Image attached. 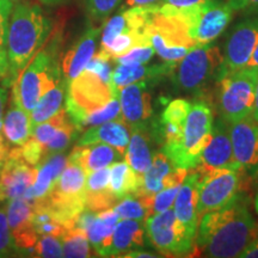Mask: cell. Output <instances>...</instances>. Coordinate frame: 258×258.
Returning a JSON list of instances; mask_svg holds the SVG:
<instances>
[{"mask_svg": "<svg viewBox=\"0 0 258 258\" xmlns=\"http://www.w3.org/2000/svg\"><path fill=\"white\" fill-rule=\"evenodd\" d=\"M180 185L182 184L166 186V188L160 190L156 195L150 196V198H141V196H139V198L143 200L145 205H146L148 217L158 214V213L165 212L172 207L173 203H175L177 194L179 191Z\"/></svg>", "mask_w": 258, "mask_h": 258, "instance_id": "obj_36", "label": "cell"}, {"mask_svg": "<svg viewBox=\"0 0 258 258\" xmlns=\"http://www.w3.org/2000/svg\"><path fill=\"white\" fill-rule=\"evenodd\" d=\"M254 209H256V212H257V214H258V191H257L256 199H254Z\"/></svg>", "mask_w": 258, "mask_h": 258, "instance_id": "obj_55", "label": "cell"}, {"mask_svg": "<svg viewBox=\"0 0 258 258\" xmlns=\"http://www.w3.org/2000/svg\"><path fill=\"white\" fill-rule=\"evenodd\" d=\"M51 24L40 6L29 2L14 5L8 29V85L15 83L32 57L46 44Z\"/></svg>", "mask_w": 258, "mask_h": 258, "instance_id": "obj_2", "label": "cell"}, {"mask_svg": "<svg viewBox=\"0 0 258 258\" xmlns=\"http://www.w3.org/2000/svg\"><path fill=\"white\" fill-rule=\"evenodd\" d=\"M110 167L92 171L88 175L85 186L86 209L101 212L112 208L118 200L110 189Z\"/></svg>", "mask_w": 258, "mask_h": 258, "instance_id": "obj_24", "label": "cell"}, {"mask_svg": "<svg viewBox=\"0 0 258 258\" xmlns=\"http://www.w3.org/2000/svg\"><path fill=\"white\" fill-rule=\"evenodd\" d=\"M258 227L247 207V198L238 195L224 208L200 219L195 251L212 258L239 257L256 235Z\"/></svg>", "mask_w": 258, "mask_h": 258, "instance_id": "obj_1", "label": "cell"}, {"mask_svg": "<svg viewBox=\"0 0 258 258\" xmlns=\"http://www.w3.org/2000/svg\"><path fill=\"white\" fill-rule=\"evenodd\" d=\"M227 4L233 11L249 12V14L258 12V0H227Z\"/></svg>", "mask_w": 258, "mask_h": 258, "instance_id": "obj_46", "label": "cell"}, {"mask_svg": "<svg viewBox=\"0 0 258 258\" xmlns=\"http://www.w3.org/2000/svg\"><path fill=\"white\" fill-rule=\"evenodd\" d=\"M258 69L245 67L219 79L218 105L222 120L232 123L252 115Z\"/></svg>", "mask_w": 258, "mask_h": 258, "instance_id": "obj_7", "label": "cell"}, {"mask_svg": "<svg viewBox=\"0 0 258 258\" xmlns=\"http://www.w3.org/2000/svg\"><path fill=\"white\" fill-rule=\"evenodd\" d=\"M148 239L160 253L167 256H190L195 252V240L177 220L172 208L151 215L145 222Z\"/></svg>", "mask_w": 258, "mask_h": 258, "instance_id": "obj_10", "label": "cell"}, {"mask_svg": "<svg viewBox=\"0 0 258 258\" xmlns=\"http://www.w3.org/2000/svg\"><path fill=\"white\" fill-rule=\"evenodd\" d=\"M112 209L117 213L120 219H134V220L146 221L148 218L146 205L135 194L124 196L116 203Z\"/></svg>", "mask_w": 258, "mask_h": 258, "instance_id": "obj_35", "label": "cell"}, {"mask_svg": "<svg viewBox=\"0 0 258 258\" xmlns=\"http://www.w3.org/2000/svg\"><path fill=\"white\" fill-rule=\"evenodd\" d=\"M123 257H134V258H145V257H150V258H156V257H159L158 254H154V253H151V252H146V251H137V250H132L129 251V252L124 253Z\"/></svg>", "mask_w": 258, "mask_h": 258, "instance_id": "obj_51", "label": "cell"}, {"mask_svg": "<svg viewBox=\"0 0 258 258\" xmlns=\"http://www.w3.org/2000/svg\"><path fill=\"white\" fill-rule=\"evenodd\" d=\"M247 67H252V69H258V42H257L256 48H254V50H253V53H252V56H251L249 63H247Z\"/></svg>", "mask_w": 258, "mask_h": 258, "instance_id": "obj_52", "label": "cell"}, {"mask_svg": "<svg viewBox=\"0 0 258 258\" xmlns=\"http://www.w3.org/2000/svg\"><path fill=\"white\" fill-rule=\"evenodd\" d=\"M132 135L125 151L124 159L139 176L143 177L152 164L150 129H131Z\"/></svg>", "mask_w": 258, "mask_h": 258, "instance_id": "obj_28", "label": "cell"}, {"mask_svg": "<svg viewBox=\"0 0 258 258\" xmlns=\"http://www.w3.org/2000/svg\"><path fill=\"white\" fill-rule=\"evenodd\" d=\"M99 31L101 30L98 28L89 27L78 41L66 51L62 60V76L69 84L85 70L86 64L92 59Z\"/></svg>", "mask_w": 258, "mask_h": 258, "instance_id": "obj_20", "label": "cell"}, {"mask_svg": "<svg viewBox=\"0 0 258 258\" xmlns=\"http://www.w3.org/2000/svg\"><path fill=\"white\" fill-rule=\"evenodd\" d=\"M254 121L258 122V79H257V84H256V93H254V105H253V110H252V115Z\"/></svg>", "mask_w": 258, "mask_h": 258, "instance_id": "obj_53", "label": "cell"}, {"mask_svg": "<svg viewBox=\"0 0 258 258\" xmlns=\"http://www.w3.org/2000/svg\"><path fill=\"white\" fill-rule=\"evenodd\" d=\"M156 51L152 46H137L114 60L117 63H147Z\"/></svg>", "mask_w": 258, "mask_h": 258, "instance_id": "obj_42", "label": "cell"}, {"mask_svg": "<svg viewBox=\"0 0 258 258\" xmlns=\"http://www.w3.org/2000/svg\"><path fill=\"white\" fill-rule=\"evenodd\" d=\"M129 139H131V133H129L127 123L122 120H112L88 128V131L79 139L78 145L84 146V145L98 143L108 144L120 151L124 156L129 144Z\"/></svg>", "mask_w": 258, "mask_h": 258, "instance_id": "obj_25", "label": "cell"}, {"mask_svg": "<svg viewBox=\"0 0 258 258\" xmlns=\"http://www.w3.org/2000/svg\"><path fill=\"white\" fill-rule=\"evenodd\" d=\"M243 171L241 166L224 167L201 177L198 202L199 221L207 213L224 208L237 199L240 191Z\"/></svg>", "mask_w": 258, "mask_h": 258, "instance_id": "obj_9", "label": "cell"}, {"mask_svg": "<svg viewBox=\"0 0 258 258\" xmlns=\"http://www.w3.org/2000/svg\"><path fill=\"white\" fill-rule=\"evenodd\" d=\"M201 177V173L196 170H189L173 203V211H175L177 220L194 240H195L199 226L198 202Z\"/></svg>", "mask_w": 258, "mask_h": 258, "instance_id": "obj_19", "label": "cell"}, {"mask_svg": "<svg viewBox=\"0 0 258 258\" xmlns=\"http://www.w3.org/2000/svg\"><path fill=\"white\" fill-rule=\"evenodd\" d=\"M176 64L165 62L164 64L147 67L145 63H117L111 73V85L116 91L120 92L121 89L129 84L150 80L167 72H172Z\"/></svg>", "mask_w": 258, "mask_h": 258, "instance_id": "obj_27", "label": "cell"}, {"mask_svg": "<svg viewBox=\"0 0 258 258\" xmlns=\"http://www.w3.org/2000/svg\"><path fill=\"white\" fill-rule=\"evenodd\" d=\"M14 0H0V46L5 47L8 38L9 19L14 10Z\"/></svg>", "mask_w": 258, "mask_h": 258, "instance_id": "obj_45", "label": "cell"}, {"mask_svg": "<svg viewBox=\"0 0 258 258\" xmlns=\"http://www.w3.org/2000/svg\"><path fill=\"white\" fill-rule=\"evenodd\" d=\"M3 166H4V165H2V164H0V171H2V169H3Z\"/></svg>", "mask_w": 258, "mask_h": 258, "instance_id": "obj_56", "label": "cell"}, {"mask_svg": "<svg viewBox=\"0 0 258 258\" xmlns=\"http://www.w3.org/2000/svg\"><path fill=\"white\" fill-rule=\"evenodd\" d=\"M207 0H161L160 4L156 6L163 14H177L205 4Z\"/></svg>", "mask_w": 258, "mask_h": 258, "instance_id": "obj_44", "label": "cell"}, {"mask_svg": "<svg viewBox=\"0 0 258 258\" xmlns=\"http://www.w3.org/2000/svg\"><path fill=\"white\" fill-rule=\"evenodd\" d=\"M122 121L129 129H147L153 115L152 97L147 90V82L129 84L118 92Z\"/></svg>", "mask_w": 258, "mask_h": 258, "instance_id": "obj_15", "label": "cell"}, {"mask_svg": "<svg viewBox=\"0 0 258 258\" xmlns=\"http://www.w3.org/2000/svg\"><path fill=\"white\" fill-rule=\"evenodd\" d=\"M147 8L144 31L156 54L165 62L177 63L198 46L189 31L185 17L179 14H163L154 6Z\"/></svg>", "mask_w": 258, "mask_h": 258, "instance_id": "obj_4", "label": "cell"}, {"mask_svg": "<svg viewBox=\"0 0 258 258\" xmlns=\"http://www.w3.org/2000/svg\"><path fill=\"white\" fill-rule=\"evenodd\" d=\"M222 59L219 48L211 43L198 44L173 67V83L180 91L200 96L213 78L217 79Z\"/></svg>", "mask_w": 258, "mask_h": 258, "instance_id": "obj_6", "label": "cell"}, {"mask_svg": "<svg viewBox=\"0 0 258 258\" xmlns=\"http://www.w3.org/2000/svg\"><path fill=\"white\" fill-rule=\"evenodd\" d=\"M176 166L170 158L161 151L153 156L150 169L141 177L140 188L135 195L141 198H150L165 188V179L173 172Z\"/></svg>", "mask_w": 258, "mask_h": 258, "instance_id": "obj_29", "label": "cell"}, {"mask_svg": "<svg viewBox=\"0 0 258 258\" xmlns=\"http://www.w3.org/2000/svg\"><path fill=\"white\" fill-rule=\"evenodd\" d=\"M118 220L120 217L112 208L101 212L85 209L79 215L76 226L84 230L98 256L110 257L112 234Z\"/></svg>", "mask_w": 258, "mask_h": 258, "instance_id": "obj_16", "label": "cell"}, {"mask_svg": "<svg viewBox=\"0 0 258 258\" xmlns=\"http://www.w3.org/2000/svg\"><path fill=\"white\" fill-rule=\"evenodd\" d=\"M234 166L240 165L234 159L228 123L219 117L214 121L211 140L203 148L198 166L194 170L203 176L211 171Z\"/></svg>", "mask_w": 258, "mask_h": 258, "instance_id": "obj_13", "label": "cell"}, {"mask_svg": "<svg viewBox=\"0 0 258 258\" xmlns=\"http://www.w3.org/2000/svg\"><path fill=\"white\" fill-rule=\"evenodd\" d=\"M146 227L144 221L134 219H120L112 234L110 257L123 256L129 251L143 247L145 245Z\"/></svg>", "mask_w": 258, "mask_h": 258, "instance_id": "obj_26", "label": "cell"}, {"mask_svg": "<svg viewBox=\"0 0 258 258\" xmlns=\"http://www.w3.org/2000/svg\"><path fill=\"white\" fill-rule=\"evenodd\" d=\"M118 92L96 73L84 70L69 85L66 110L70 118L80 131V123L86 115L104 106Z\"/></svg>", "mask_w": 258, "mask_h": 258, "instance_id": "obj_8", "label": "cell"}, {"mask_svg": "<svg viewBox=\"0 0 258 258\" xmlns=\"http://www.w3.org/2000/svg\"><path fill=\"white\" fill-rule=\"evenodd\" d=\"M36 177L37 167L29 165L18 147L11 148L0 171V202L23 196L28 188L34 185Z\"/></svg>", "mask_w": 258, "mask_h": 258, "instance_id": "obj_14", "label": "cell"}, {"mask_svg": "<svg viewBox=\"0 0 258 258\" xmlns=\"http://www.w3.org/2000/svg\"><path fill=\"white\" fill-rule=\"evenodd\" d=\"M234 159L244 170H258V122L252 116L228 123Z\"/></svg>", "mask_w": 258, "mask_h": 258, "instance_id": "obj_18", "label": "cell"}, {"mask_svg": "<svg viewBox=\"0 0 258 258\" xmlns=\"http://www.w3.org/2000/svg\"><path fill=\"white\" fill-rule=\"evenodd\" d=\"M141 177L129 166L127 161H117L110 165V189L120 201L124 196L135 194L140 188Z\"/></svg>", "mask_w": 258, "mask_h": 258, "instance_id": "obj_32", "label": "cell"}, {"mask_svg": "<svg viewBox=\"0 0 258 258\" xmlns=\"http://www.w3.org/2000/svg\"><path fill=\"white\" fill-rule=\"evenodd\" d=\"M61 46V31H55L47 46L32 57L28 67L18 76L14 86V103L31 112L41 97L62 78L57 56Z\"/></svg>", "mask_w": 258, "mask_h": 258, "instance_id": "obj_3", "label": "cell"}, {"mask_svg": "<svg viewBox=\"0 0 258 258\" xmlns=\"http://www.w3.org/2000/svg\"><path fill=\"white\" fill-rule=\"evenodd\" d=\"M124 158L120 151L108 144H91L84 146H76L71 152L69 161L79 164L86 175L92 171L110 166L115 161Z\"/></svg>", "mask_w": 258, "mask_h": 258, "instance_id": "obj_22", "label": "cell"}, {"mask_svg": "<svg viewBox=\"0 0 258 258\" xmlns=\"http://www.w3.org/2000/svg\"><path fill=\"white\" fill-rule=\"evenodd\" d=\"M77 132H79L78 128L76 127V124L73 123L69 116V117L66 118V121L60 125L59 129H57L54 138L51 139L49 143L46 145V147H44V159L54 153L63 152V151L70 146L71 141L73 140L74 137H76Z\"/></svg>", "mask_w": 258, "mask_h": 258, "instance_id": "obj_37", "label": "cell"}, {"mask_svg": "<svg viewBox=\"0 0 258 258\" xmlns=\"http://www.w3.org/2000/svg\"><path fill=\"white\" fill-rule=\"evenodd\" d=\"M2 132L8 143L17 145V146L23 145L34 133L30 112L25 111L21 106L15 104V106H12L6 112L3 120Z\"/></svg>", "mask_w": 258, "mask_h": 258, "instance_id": "obj_31", "label": "cell"}, {"mask_svg": "<svg viewBox=\"0 0 258 258\" xmlns=\"http://www.w3.org/2000/svg\"><path fill=\"white\" fill-rule=\"evenodd\" d=\"M110 59L105 57L102 54L97 53L95 56H92V59L89 61V63L86 64L85 70L90 71V72L96 73L99 78H102L106 83H111V64Z\"/></svg>", "mask_w": 258, "mask_h": 258, "instance_id": "obj_43", "label": "cell"}, {"mask_svg": "<svg viewBox=\"0 0 258 258\" xmlns=\"http://www.w3.org/2000/svg\"><path fill=\"white\" fill-rule=\"evenodd\" d=\"M6 214L17 253H34L38 235L32 226V202L23 196L9 200Z\"/></svg>", "mask_w": 258, "mask_h": 258, "instance_id": "obj_17", "label": "cell"}, {"mask_svg": "<svg viewBox=\"0 0 258 258\" xmlns=\"http://www.w3.org/2000/svg\"><path fill=\"white\" fill-rule=\"evenodd\" d=\"M69 85L70 84L66 82L62 76V78L54 88H51L49 91H47L41 97L34 110L30 112L32 128H35L42 122L49 120L66 106L64 103H66L67 93H69Z\"/></svg>", "mask_w": 258, "mask_h": 258, "instance_id": "obj_30", "label": "cell"}, {"mask_svg": "<svg viewBox=\"0 0 258 258\" xmlns=\"http://www.w3.org/2000/svg\"><path fill=\"white\" fill-rule=\"evenodd\" d=\"M67 163H69V158L63 152L54 153L42 160L40 165L37 166L36 180L34 185L28 188L24 192L23 198L31 202L46 199L53 188L54 183L67 166Z\"/></svg>", "mask_w": 258, "mask_h": 258, "instance_id": "obj_21", "label": "cell"}, {"mask_svg": "<svg viewBox=\"0 0 258 258\" xmlns=\"http://www.w3.org/2000/svg\"><path fill=\"white\" fill-rule=\"evenodd\" d=\"M190 108L191 103L183 98L173 99L167 104L157 127L159 137L164 140V147H173L179 144Z\"/></svg>", "mask_w": 258, "mask_h": 258, "instance_id": "obj_23", "label": "cell"}, {"mask_svg": "<svg viewBox=\"0 0 258 258\" xmlns=\"http://www.w3.org/2000/svg\"><path fill=\"white\" fill-rule=\"evenodd\" d=\"M213 124L214 118L211 105L205 101L194 103L186 116L179 144L173 147H164L163 152L178 169L194 170L198 166L203 148L211 140Z\"/></svg>", "mask_w": 258, "mask_h": 258, "instance_id": "obj_5", "label": "cell"}, {"mask_svg": "<svg viewBox=\"0 0 258 258\" xmlns=\"http://www.w3.org/2000/svg\"><path fill=\"white\" fill-rule=\"evenodd\" d=\"M9 74V57L5 47L0 46V79L8 78Z\"/></svg>", "mask_w": 258, "mask_h": 258, "instance_id": "obj_48", "label": "cell"}, {"mask_svg": "<svg viewBox=\"0 0 258 258\" xmlns=\"http://www.w3.org/2000/svg\"><path fill=\"white\" fill-rule=\"evenodd\" d=\"M63 257H90V241L80 227L69 228L60 237Z\"/></svg>", "mask_w": 258, "mask_h": 258, "instance_id": "obj_33", "label": "cell"}, {"mask_svg": "<svg viewBox=\"0 0 258 258\" xmlns=\"http://www.w3.org/2000/svg\"><path fill=\"white\" fill-rule=\"evenodd\" d=\"M258 42V16L246 18L235 25L225 48L217 80L247 67Z\"/></svg>", "mask_w": 258, "mask_h": 258, "instance_id": "obj_12", "label": "cell"}, {"mask_svg": "<svg viewBox=\"0 0 258 258\" xmlns=\"http://www.w3.org/2000/svg\"><path fill=\"white\" fill-rule=\"evenodd\" d=\"M18 150L22 158L31 166L37 167L41 161L44 159V147L32 137L23 145L18 146Z\"/></svg>", "mask_w": 258, "mask_h": 258, "instance_id": "obj_41", "label": "cell"}, {"mask_svg": "<svg viewBox=\"0 0 258 258\" xmlns=\"http://www.w3.org/2000/svg\"><path fill=\"white\" fill-rule=\"evenodd\" d=\"M12 253H17L12 239L11 230L6 214V207H0V257H9Z\"/></svg>", "mask_w": 258, "mask_h": 258, "instance_id": "obj_39", "label": "cell"}, {"mask_svg": "<svg viewBox=\"0 0 258 258\" xmlns=\"http://www.w3.org/2000/svg\"><path fill=\"white\" fill-rule=\"evenodd\" d=\"M6 101H8V93H6L5 89L0 88V131H2L3 127V116H4V109H5V104Z\"/></svg>", "mask_w": 258, "mask_h": 258, "instance_id": "obj_50", "label": "cell"}, {"mask_svg": "<svg viewBox=\"0 0 258 258\" xmlns=\"http://www.w3.org/2000/svg\"><path fill=\"white\" fill-rule=\"evenodd\" d=\"M239 257L240 258H258V231L256 235L253 237V239L250 241L246 247H245Z\"/></svg>", "mask_w": 258, "mask_h": 258, "instance_id": "obj_47", "label": "cell"}, {"mask_svg": "<svg viewBox=\"0 0 258 258\" xmlns=\"http://www.w3.org/2000/svg\"><path fill=\"white\" fill-rule=\"evenodd\" d=\"M35 256L63 257L60 238L54 237V235H43L38 238L36 246H35Z\"/></svg>", "mask_w": 258, "mask_h": 258, "instance_id": "obj_40", "label": "cell"}, {"mask_svg": "<svg viewBox=\"0 0 258 258\" xmlns=\"http://www.w3.org/2000/svg\"><path fill=\"white\" fill-rule=\"evenodd\" d=\"M188 22L189 31L198 44L212 43L222 34L231 22L233 10L227 3L220 0H207L196 8L177 12Z\"/></svg>", "mask_w": 258, "mask_h": 258, "instance_id": "obj_11", "label": "cell"}, {"mask_svg": "<svg viewBox=\"0 0 258 258\" xmlns=\"http://www.w3.org/2000/svg\"><path fill=\"white\" fill-rule=\"evenodd\" d=\"M120 118L122 120L120 99H118V97H114L104 106L86 115L80 123V131L84 128L93 127V125L105 123V122L112 120H120Z\"/></svg>", "mask_w": 258, "mask_h": 258, "instance_id": "obj_34", "label": "cell"}, {"mask_svg": "<svg viewBox=\"0 0 258 258\" xmlns=\"http://www.w3.org/2000/svg\"><path fill=\"white\" fill-rule=\"evenodd\" d=\"M161 0H127V5L133 8V6H143V8H146V6H154L160 4Z\"/></svg>", "mask_w": 258, "mask_h": 258, "instance_id": "obj_49", "label": "cell"}, {"mask_svg": "<svg viewBox=\"0 0 258 258\" xmlns=\"http://www.w3.org/2000/svg\"><path fill=\"white\" fill-rule=\"evenodd\" d=\"M122 0H85L88 15L93 21H103L114 12Z\"/></svg>", "mask_w": 258, "mask_h": 258, "instance_id": "obj_38", "label": "cell"}, {"mask_svg": "<svg viewBox=\"0 0 258 258\" xmlns=\"http://www.w3.org/2000/svg\"><path fill=\"white\" fill-rule=\"evenodd\" d=\"M42 3H44V4H48V5H51V4H56V3L61 2V0H41Z\"/></svg>", "mask_w": 258, "mask_h": 258, "instance_id": "obj_54", "label": "cell"}]
</instances>
